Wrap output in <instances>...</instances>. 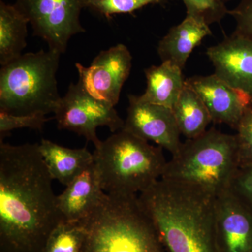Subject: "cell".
I'll list each match as a JSON object with an SVG mask.
<instances>
[{"instance_id": "cell-1", "label": "cell", "mask_w": 252, "mask_h": 252, "mask_svg": "<svg viewBox=\"0 0 252 252\" xmlns=\"http://www.w3.org/2000/svg\"><path fill=\"white\" fill-rule=\"evenodd\" d=\"M39 144L0 140V252H41L63 221Z\"/></svg>"}, {"instance_id": "cell-2", "label": "cell", "mask_w": 252, "mask_h": 252, "mask_svg": "<svg viewBox=\"0 0 252 252\" xmlns=\"http://www.w3.org/2000/svg\"><path fill=\"white\" fill-rule=\"evenodd\" d=\"M138 197L165 252H219L215 194L160 179Z\"/></svg>"}, {"instance_id": "cell-3", "label": "cell", "mask_w": 252, "mask_h": 252, "mask_svg": "<svg viewBox=\"0 0 252 252\" xmlns=\"http://www.w3.org/2000/svg\"><path fill=\"white\" fill-rule=\"evenodd\" d=\"M84 227L81 252H166L137 195L106 193Z\"/></svg>"}, {"instance_id": "cell-4", "label": "cell", "mask_w": 252, "mask_h": 252, "mask_svg": "<svg viewBox=\"0 0 252 252\" xmlns=\"http://www.w3.org/2000/svg\"><path fill=\"white\" fill-rule=\"evenodd\" d=\"M163 149L128 131L114 132L94 153L102 190L112 195H139L162 178Z\"/></svg>"}, {"instance_id": "cell-5", "label": "cell", "mask_w": 252, "mask_h": 252, "mask_svg": "<svg viewBox=\"0 0 252 252\" xmlns=\"http://www.w3.org/2000/svg\"><path fill=\"white\" fill-rule=\"evenodd\" d=\"M61 53L52 49L28 53L0 70V111L15 115H47L61 97L56 74Z\"/></svg>"}, {"instance_id": "cell-6", "label": "cell", "mask_w": 252, "mask_h": 252, "mask_svg": "<svg viewBox=\"0 0 252 252\" xmlns=\"http://www.w3.org/2000/svg\"><path fill=\"white\" fill-rule=\"evenodd\" d=\"M238 168L235 135L212 127L182 144L161 179L197 186L217 196L229 188Z\"/></svg>"}, {"instance_id": "cell-7", "label": "cell", "mask_w": 252, "mask_h": 252, "mask_svg": "<svg viewBox=\"0 0 252 252\" xmlns=\"http://www.w3.org/2000/svg\"><path fill=\"white\" fill-rule=\"evenodd\" d=\"M54 119L61 130L75 132L97 147L102 141L97 135V128L109 127L112 132L122 130L124 121L115 107L94 98L84 90L80 83L72 84L61 97L54 112Z\"/></svg>"}, {"instance_id": "cell-8", "label": "cell", "mask_w": 252, "mask_h": 252, "mask_svg": "<svg viewBox=\"0 0 252 252\" xmlns=\"http://www.w3.org/2000/svg\"><path fill=\"white\" fill-rule=\"evenodd\" d=\"M14 5L27 18L34 35L61 54L73 36L85 32L80 21L83 0H16Z\"/></svg>"}, {"instance_id": "cell-9", "label": "cell", "mask_w": 252, "mask_h": 252, "mask_svg": "<svg viewBox=\"0 0 252 252\" xmlns=\"http://www.w3.org/2000/svg\"><path fill=\"white\" fill-rule=\"evenodd\" d=\"M132 62L127 46L117 44L101 51L89 67L76 63L79 82L94 98L115 107L130 74Z\"/></svg>"}, {"instance_id": "cell-10", "label": "cell", "mask_w": 252, "mask_h": 252, "mask_svg": "<svg viewBox=\"0 0 252 252\" xmlns=\"http://www.w3.org/2000/svg\"><path fill=\"white\" fill-rule=\"evenodd\" d=\"M127 116L123 129L147 142H153L168 151L177 153L182 142V135L172 109L151 103L140 96L130 94Z\"/></svg>"}, {"instance_id": "cell-11", "label": "cell", "mask_w": 252, "mask_h": 252, "mask_svg": "<svg viewBox=\"0 0 252 252\" xmlns=\"http://www.w3.org/2000/svg\"><path fill=\"white\" fill-rule=\"evenodd\" d=\"M185 83L203 101L215 124H225L235 130L245 113L252 108L251 96L215 74L187 78Z\"/></svg>"}, {"instance_id": "cell-12", "label": "cell", "mask_w": 252, "mask_h": 252, "mask_svg": "<svg viewBox=\"0 0 252 252\" xmlns=\"http://www.w3.org/2000/svg\"><path fill=\"white\" fill-rule=\"evenodd\" d=\"M215 230L219 252H252V210L228 189L217 196Z\"/></svg>"}, {"instance_id": "cell-13", "label": "cell", "mask_w": 252, "mask_h": 252, "mask_svg": "<svg viewBox=\"0 0 252 252\" xmlns=\"http://www.w3.org/2000/svg\"><path fill=\"white\" fill-rule=\"evenodd\" d=\"M215 74L252 97V40L233 33L207 50Z\"/></svg>"}, {"instance_id": "cell-14", "label": "cell", "mask_w": 252, "mask_h": 252, "mask_svg": "<svg viewBox=\"0 0 252 252\" xmlns=\"http://www.w3.org/2000/svg\"><path fill=\"white\" fill-rule=\"evenodd\" d=\"M105 194L94 162L57 195L63 220L71 223L84 220L98 206Z\"/></svg>"}, {"instance_id": "cell-15", "label": "cell", "mask_w": 252, "mask_h": 252, "mask_svg": "<svg viewBox=\"0 0 252 252\" xmlns=\"http://www.w3.org/2000/svg\"><path fill=\"white\" fill-rule=\"evenodd\" d=\"M210 25L201 18L187 15V17L162 38L158 53L162 62L169 61L183 69L194 49L204 38L211 35Z\"/></svg>"}, {"instance_id": "cell-16", "label": "cell", "mask_w": 252, "mask_h": 252, "mask_svg": "<svg viewBox=\"0 0 252 252\" xmlns=\"http://www.w3.org/2000/svg\"><path fill=\"white\" fill-rule=\"evenodd\" d=\"M39 147L53 180L65 187L94 162V154L86 147L67 148L45 139Z\"/></svg>"}, {"instance_id": "cell-17", "label": "cell", "mask_w": 252, "mask_h": 252, "mask_svg": "<svg viewBox=\"0 0 252 252\" xmlns=\"http://www.w3.org/2000/svg\"><path fill=\"white\" fill-rule=\"evenodd\" d=\"M182 70L171 62L152 66L144 70L147 89L141 98L151 103L172 109L185 85Z\"/></svg>"}, {"instance_id": "cell-18", "label": "cell", "mask_w": 252, "mask_h": 252, "mask_svg": "<svg viewBox=\"0 0 252 252\" xmlns=\"http://www.w3.org/2000/svg\"><path fill=\"white\" fill-rule=\"evenodd\" d=\"M27 18L14 4L0 1V64L1 67L22 55L27 46Z\"/></svg>"}, {"instance_id": "cell-19", "label": "cell", "mask_w": 252, "mask_h": 252, "mask_svg": "<svg viewBox=\"0 0 252 252\" xmlns=\"http://www.w3.org/2000/svg\"><path fill=\"white\" fill-rule=\"evenodd\" d=\"M172 110L181 134L187 139L201 135L212 122L203 101L186 83Z\"/></svg>"}, {"instance_id": "cell-20", "label": "cell", "mask_w": 252, "mask_h": 252, "mask_svg": "<svg viewBox=\"0 0 252 252\" xmlns=\"http://www.w3.org/2000/svg\"><path fill=\"white\" fill-rule=\"evenodd\" d=\"M84 240L80 223L63 220L52 230L41 252H81Z\"/></svg>"}, {"instance_id": "cell-21", "label": "cell", "mask_w": 252, "mask_h": 252, "mask_svg": "<svg viewBox=\"0 0 252 252\" xmlns=\"http://www.w3.org/2000/svg\"><path fill=\"white\" fill-rule=\"evenodd\" d=\"M165 0H83L84 9L110 19L114 15L132 14L149 4H161Z\"/></svg>"}, {"instance_id": "cell-22", "label": "cell", "mask_w": 252, "mask_h": 252, "mask_svg": "<svg viewBox=\"0 0 252 252\" xmlns=\"http://www.w3.org/2000/svg\"><path fill=\"white\" fill-rule=\"evenodd\" d=\"M187 15L201 18L208 25L220 22L229 11L220 0H182Z\"/></svg>"}, {"instance_id": "cell-23", "label": "cell", "mask_w": 252, "mask_h": 252, "mask_svg": "<svg viewBox=\"0 0 252 252\" xmlns=\"http://www.w3.org/2000/svg\"><path fill=\"white\" fill-rule=\"evenodd\" d=\"M51 119L41 114L15 115L0 111V136L3 140L4 136L11 131L21 128L41 130L46 122Z\"/></svg>"}, {"instance_id": "cell-24", "label": "cell", "mask_w": 252, "mask_h": 252, "mask_svg": "<svg viewBox=\"0 0 252 252\" xmlns=\"http://www.w3.org/2000/svg\"><path fill=\"white\" fill-rule=\"evenodd\" d=\"M235 134L239 167L252 163V108L239 122Z\"/></svg>"}, {"instance_id": "cell-25", "label": "cell", "mask_w": 252, "mask_h": 252, "mask_svg": "<svg viewBox=\"0 0 252 252\" xmlns=\"http://www.w3.org/2000/svg\"><path fill=\"white\" fill-rule=\"evenodd\" d=\"M228 190L252 210V163L239 167Z\"/></svg>"}, {"instance_id": "cell-26", "label": "cell", "mask_w": 252, "mask_h": 252, "mask_svg": "<svg viewBox=\"0 0 252 252\" xmlns=\"http://www.w3.org/2000/svg\"><path fill=\"white\" fill-rule=\"evenodd\" d=\"M228 14L233 16L236 22L234 33L252 40V0H241Z\"/></svg>"}, {"instance_id": "cell-27", "label": "cell", "mask_w": 252, "mask_h": 252, "mask_svg": "<svg viewBox=\"0 0 252 252\" xmlns=\"http://www.w3.org/2000/svg\"><path fill=\"white\" fill-rule=\"evenodd\" d=\"M220 1H221L222 2L224 3L225 4V2H227V1H230V0H220Z\"/></svg>"}]
</instances>
